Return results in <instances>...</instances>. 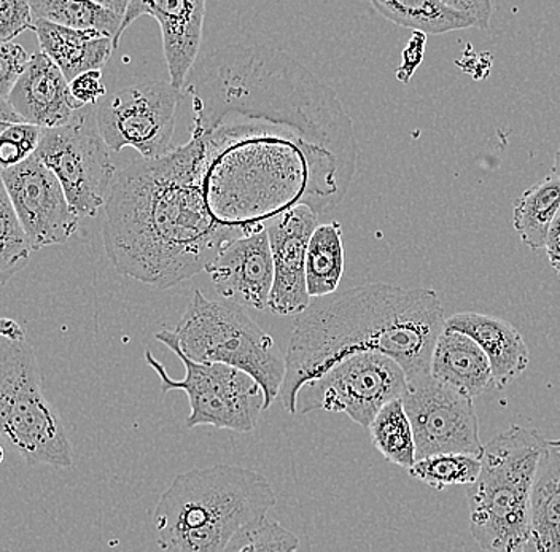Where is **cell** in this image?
Instances as JSON below:
<instances>
[{
	"label": "cell",
	"instance_id": "1",
	"mask_svg": "<svg viewBox=\"0 0 560 552\" xmlns=\"http://www.w3.org/2000/svg\"><path fill=\"white\" fill-rule=\"evenodd\" d=\"M191 138L201 143L213 214L266 223L295 204L331 212L357 169L353 125L341 101L295 59L230 45L192 66Z\"/></svg>",
	"mask_w": 560,
	"mask_h": 552
},
{
	"label": "cell",
	"instance_id": "2",
	"mask_svg": "<svg viewBox=\"0 0 560 552\" xmlns=\"http://www.w3.org/2000/svg\"><path fill=\"white\" fill-rule=\"evenodd\" d=\"M103 239L121 274L166 290L195 278L222 247L252 226L213 214L196 139L118 171L104 205Z\"/></svg>",
	"mask_w": 560,
	"mask_h": 552
},
{
	"label": "cell",
	"instance_id": "3",
	"mask_svg": "<svg viewBox=\"0 0 560 552\" xmlns=\"http://www.w3.org/2000/svg\"><path fill=\"white\" fill-rule=\"evenodd\" d=\"M444 324L443 304L430 289L368 284L314 298L290 337L280 390L283 408L296 414L301 386L357 352L392 356L408 380L430 375Z\"/></svg>",
	"mask_w": 560,
	"mask_h": 552
},
{
	"label": "cell",
	"instance_id": "4",
	"mask_svg": "<svg viewBox=\"0 0 560 552\" xmlns=\"http://www.w3.org/2000/svg\"><path fill=\"white\" fill-rule=\"evenodd\" d=\"M278 498L262 474L213 465L178 474L153 512L158 547L173 552H225L245 524L268 515Z\"/></svg>",
	"mask_w": 560,
	"mask_h": 552
},
{
	"label": "cell",
	"instance_id": "5",
	"mask_svg": "<svg viewBox=\"0 0 560 552\" xmlns=\"http://www.w3.org/2000/svg\"><path fill=\"white\" fill-rule=\"evenodd\" d=\"M542 445L537 430L513 425L485 446L478 480L467 489L470 532L482 551L525 552Z\"/></svg>",
	"mask_w": 560,
	"mask_h": 552
},
{
	"label": "cell",
	"instance_id": "6",
	"mask_svg": "<svg viewBox=\"0 0 560 552\" xmlns=\"http://www.w3.org/2000/svg\"><path fill=\"white\" fill-rule=\"evenodd\" d=\"M174 337L178 349L191 360L223 363L254 377L265 394V411L280 397L285 356L240 304L209 300L202 290L195 289Z\"/></svg>",
	"mask_w": 560,
	"mask_h": 552
},
{
	"label": "cell",
	"instance_id": "7",
	"mask_svg": "<svg viewBox=\"0 0 560 552\" xmlns=\"http://www.w3.org/2000/svg\"><path fill=\"white\" fill-rule=\"evenodd\" d=\"M0 436L27 465L72 467V445L42 390L33 345L0 337Z\"/></svg>",
	"mask_w": 560,
	"mask_h": 552
},
{
	"label": "cell",
	"instance_id": "8",
	"mask_svg": "<svg viewBox=\"0 0 560 552\" xmlns=\"http://www.w3.org/2000/svg\"><path fill=\"white\" fill-rule=\"evenodd\" d=\"M155 338L184 363V379H174L163 363L152 352L145 351V362L160 377L161 392L182 390L187 394L191 410L185 421L187 428L212 425L248 433L257 427L258 418L265 411V394L254 377L223 363L191 360L178 349L174 331H160Z\"/></svg>",
	"mask_w": 560,
	"mask_h": 552
},
{
	"label": "cell",
	"instance_id": "9",
	"mask_svg": "<svg viewBox=\"0 0 560 552\" xmlns=\"http://www.w3.org/2000/svg\"><path fill=\"white\" fill-rule=\"evenodd\" d=\"M97 126L96 106L79 108L68 124L42 131L35 156L58 177L79 219L96 216L118 169Z\"/></svg>",
	"mask_w": 560,
	"mask_h": 552
},
{
	"label": "cell",
	"instance_id": "10",
	"mask_svg": "<svg viewBox=\"0 0 560 552\" xmlns=\"http://www.w3.org/2000/svg\"><path fill=\"white\" fill-rule=\"evenodd\" d=\"M408 377L400 363L381 352H357L306 380L296 394V414L342 412L366 427L388 401L405 394Z\"/></svg>",
	"mask_w": 560,
	"mask_h": 552
},
{
	"label": "cell",
	"instance_id": "11",
	"mask_svg": "<svg viewBox=\"0 0 560 552\" xmlns=\"http://www.w3.org/2000/svg\"><path fill=\"white\" fill-rule=\"evenodd\" d=\"M182 91L170 83H135L96 104L97 126L112 152L135 149L145 160L173 149L175 114Z\"/></svg>",
	"mask_w": 560,
	"mask_h": 552
},
{
	"label": "cell",
	"instance_id": "12",
	"mask_svg": "<svg viewBox=\"0 0 560 552\" xmlns=\"http://www.w3.org/2000/svg\"><path fill=\"white\" fill-rule=\"evenodd\" d=\"M401 398L415 432L418 459L444 453L482 457L485 445L471 397L425 375L408 380Z\"/></svg>",
	"mask_w": 560,
	"mask_h": 552
},
{
	"label": "cell",
	"instance_id": "13",
	"mask_svg": "<svg viewBox=\"0 0 560 552\" xmlns=\"http://www.w3.org/2000/svg\"><path fill=\"white\" fill-rule=\"evenodd\" d=\"M0 178L33 250L68 243L79 228L58 177L37 156L0 169Z\"/></svg>",
	"mask_w": 560,
	"mask_h": 552
},
{
	"label": "cell",
	"instance_id": "14",
	"mask_svg": "<svg viewBox=\"0 0 560 552\" xmlns=\"http://www.w3.org/2000/svg\"><path fill=\"white\" fill-rule=\"evenodd\" d=\"M317 219L310 205L295 204L266 222L275 263L269 310L278 316H300L313 302L306 284V254Z\"/></svg>",
	"mask_w": 560,
	"mask_h": 552
},
{
	"label": "cell",
	"instance_id": "15",
	"mask_svg": "<svg viewBox=\"0 0 560 552\" xmlns=\"http://www.w3.org/2000/svg\"><path fill=\"white\" fill-rule=\"evenodd\" d=\"M213 289L226 302L269 310L275 263L266 223L252 226L222 247L206 267Z\"/></svg>",
	"mask_w": 560,
	"mask_h": 552
},
{
	"label": "cell",
	"instance_id": "16",
	"mask_svg": "<svg viewBox=\"0 0 560 552\" xmlns=\"http://www.w3.org/2000/svg\"><path fill=\"white\" fill-rule=\"evenodd\" d=\"M143 15L152 16L160 24L171 85L184 90L201 48L206 0H129L114 42L115 50L120 47L125 31Z\"/></svg>",
	"mask_w": 560,
	"mask_h": 552
},
{
	"label": "cell",
	"instance_id": "17",
	"mask_svg": "<svg viewBox=\"0 0 560 552\" xmlns=\"http://www.w3.org/2000/svg\"><path fill=\"white\" fill-rule=\"evenodd\" d=\"M9 101L24 121L44 129L68 124L85 107L73 99L65 73L42 50L31 55Z\"/></svg>",
	"mask_w": 560,
	"mask_h": 552
},
{
	"label": "cell",
	"instance_id": "18",
	"mask_svg": "<svg viewBox=\"0 0 560 552\" xmlns=\"http://www.w3.org/2000/svg\"><path fill=\"white\" fill-rule=\"evenodd\" d=\"M444 327L467 333L481 345L492 366L493 389H505L527 369L530 362L527 342L510 321L488 314L458 313L446 319Z\"/></svg>",
	"mask_w": 560,
	"mask_h": 552
},
{
	"label": "cell",
	"instance_id": "19",
	"mask_svg": "<svg viewBox=\"0 0 560 552\" xmlns=\"http://www.w3.org/2000/svg\"><path fill=\"white\" fill-rule=\"evenodd\" d=\"M430 375L471 398L493 389L492 366L481 345L446 327L436 339Z\"/></svg>",
	"mask_w": 560,
	"mask_h": 552
},
{
	"label": "cell",
	"instance_id": "20",
	"mask_svg": "<svg viewBox=\"0 0 560 552\" xmlns=\"http://www.w3.org/2000/svg\"><path fill=\"white\" fill-rule=\"evenodd\" d=\"M40 50L50 56L68 82L93 69H103L114 54V37L94 30H73L47 20H34Z\"/></svg>",
	"mask_w": 560,
	"mask_h": 552
},
{
	"label": "cell",
	"instance_id": "21",
	"mask_svg": "<svg viewBox=\"0 0 560 552\" xmlns=\"http://www.w3.org/2000/svg\"><path fill=\"white\" fill-rule=\"evenodd\" d=\"M525 552H560V439L542 445L530 494Z\"/></svg>",
	"mask_w": 560,
	"mask_h": 552
},
{
	"label": "cell",
	"instance_id": "22",
	"mask_svg": "<svg viewBox=\"0 0 560 552\" xmlns=\"http://www.w3.org/2000/svg\"><path fill=\"white\" fill-rule=\"evenodd\" d=\"M385 20L427 36L475 27V21L443 0H370Z\"/></svg>",
	"mask_w": 560,
	"mask_h": 552
},
{
	"label": "cell",
	"instance_id": "23",
	"mask_svg": "<svg viewBox=\"0 0 560 552\" xmlns=\"http://www.w3.org/2000/svg\"><path fill=\"white\" fill-rule=\"evenodd\" d=\"M560 211V178L542 177L514 202L513 225L530 250L545 249L546 236Z\"/></svg>",
	"mask_w": 560,
	"mask_h": 552
},
{
	"label": "cell",
	"instance_id": "24",
	"mask_svg": "<svg viewBox=\"0 0 560 552\" xmlns=\"http://www.w3.org/2000/svg\"><path fill=\"white\" fill-rule=\"evenodd\" d=\"M345 274V246L339 222L317 225L306 254V284L311 298L338 292Z\"/></svg>",
	"mask_w": 560,
	"mask_h": 552
},
{
	"label": "cell",
	"instance_id": "25",
	"mask_svg": "<svg viewBox=\"0 0 560 552\" xmlns=\"http://www.w3.org/2000/svg\"><path fill=\"white\" fill-rule=\"evenodd\" d=\"M368 430H370L373 446L388 462L409 470L418 460L415 432L406 414L402 398L384 404L368 425Z\"/></svg>",
	"mask_w": 560,
	"mask_h": 552
},
{
	"label": "cell",
	"instance_id": "26",
	"mask_svg": "<svg viewBox=\"0 0 560 552\" xmlns=\"http://www.w3.org/2000/svg\"><path fill=\"white\" fill-rule=\"evenodd\" d=\"M34 20H47L73 30H94L117 38L122 16L94 0H31Z\"/></svg>",
	"mask_w": 560,
	"mask_h": 552
},
{
	"label": "cell",
	"instance_id": "27",
	"mask_svg": "<svg viewBox=\"0 0 560 552\" xmlns=\"http://www.w3.org/2000/svg\"><path fill=\"white\" fill-rule=\"evenodd\" d=\"M481 465V457L471 454L444 453L416 460L408 471L423 484L435 491H444L451 485L472 484L478 480Z\"/></svg>",
	"mask_w": 560,
	"mask_h": 552
},
{
	"label": "cell",
	"instance_id": "28",
	"mask_svg": "<svg viewBox=\"0 0 560 552\" xmlns=\"http://www.w3.org/2000/svg\"><path fill=\"white\" fill-rule=\"evenodd\" d=\"M31 251L33 247L0 178V285H5L21 269L27 267Z\"/></svg>",
	"mask_w": 560,
	"mask_h": 552
},
{
	"label": "cell",
	"instance_id": "29",
	"mask_svg": "<svg viewBox=\"0 0 560 552\" xmlns=\"http://www.w3.org/2000/svg\"><path fill=\"white\" fill-rule=\"evenodd\" d=\"M300 550L296 535L276 520L260 516L234 535L225 552H292Z\"/></svg>",
	"mask_w": 560,
	"mask_h": 552
},
{
	"label": "cell",
	"instance_id": "30",
	"mask_svg": "<svg viewBox=\"0 0 560 552\" xmlns=\"http://www.w3.org/2000/svg\"><path fill=\"white\" fill-rule=\"evenodd\" d=\"M44 128L18 121L0 132V169L16 166L35 155Z\"/></svg>",
	"mask_w": 560,
	"mask_h": 552
},
{
	"label": "cell",
	"instance_id": "31",
	"mask_svg": "<svg viewBox=\"0 0 560 552\" xmlns=\"http://www.w3.org/2000/svg\"><path fill=\"white\" fill-rule=\"evenodd\" d=\"M33 27L31 0H0V42H12Z\"/></svg>",
	"mask_w": 560,
	"mask_h": 552
},
{
	"label": "cell",
	"instance_id": "32",
	"mask_svg": "<svg viewBox=\"0 0 560 552\" xmlns=\"http://www.w3.org/2000/svg\"><path fill=\"white\" fill-rule=\"evenodd\" d=\"M30 58L31 56L21 45L0 42V97L9 99Z\"/></svg>",
	"mask_w": 560,
	"mask_h": 552
},
{
	"label": "cell",
	"instance_id": "33",
	"mask_svg": "<svg viewBox=\"0 0 560 552\" xmlns=\"http://www.w3.org/2000/svg\"><path fill=\"white\" fill-rule=\"evenodd\" d=\"M70 94L80 106H96L107 94L103 83V69H93L77 75L69 82Z\"/></svg>",
	"mask_w": 560,
	"mask_h": 552
},
{
	"label": "cell",
	"instance_id": "34",
	"mask_svg": "<svg viewBox=\"0 0 560 552\" xmlns=\"http://www.w3.org/2000/svg\"><path fill=\"white\" fill-rule=\"evenodd\" d=\"M425 44L427 34L422 33V31H415L401 54V64L397 71L398 82L405 83V85L411 82L419 66L422 64L423 55H425Z\"/></svg>",
	"mask_w": 560,
	"mask_h": 552
},
{
	"label": "cell",
	"instance_id": "35",
	"mask_svg": "<svg viewBox=\"0 0 560 552\" xmlns=\"http://www.w3.org/2000/svg\"><path fill=\"white\" fill-rule=\"evenodd\" d=\"M443 2L467 13L475 21V27L478 30L489 31L493 15L492 0H443Z\"/></svg>",
	"mask_w": 560,
	"mask_h": 552
},
{
	"label": "cell",
	"instance_id": "36",
	"mask_svg": "<svg viewBox=\"0 0 560 552\" xmlns=\"http://www.w3.org/2000/svg\"><path fill=\"white\" fill-rule=\"evenodd\" d=\"M545 249L549 263L560 272V211L546 236Z\"/></svg>",
	"mask_w": 560,
	"mask_h": 552
},
{
	"label": "cell",
	"instance_id": "37",
	"mask_svg": "<svg viewBox=\"0 0 560 552\" xmlns=\"http://www.w3.org/2000/svg\"><path fill=\"white\" fill-rule=\"evenodd\" d=\"M18 121L24 120L18 115V111L13 108L12 104H10L9 99L0 97V132L9 128L10 125L18 124Z\"/></svg>",
	"mask_w": 560,
	"mask_h": 552
},
{
	"label": "cell",
	"instance_id": "38",
	"mask_svg": "<svg viewBox=\"0 0 560 552\" xmlns=\"http://www.w3.org/2000/svg\"><path fill=\"white\" fill-rule=\"evenodd\" d=\"M0 337L21 339L26 338L23 328L18 321L12 319H0Z\"/></svg>",
	"mask_w": 560,
	"mask_h": 552
},
{
	"label": "cell",
	"instance_id": "39",
	"mask_svg": "<svg viewBox=\"0 0 560 552\" xmlns=\"http://www.w3.org/2000/svg\"><path fill=\"white\" fill-rule=\"evenodd\" d=\"M94 2L100 3L104 9L112 10V12L120 16H125L129 5V0H94Z\"/></svg>",
	"mask_w": 560,
	"mask_h": 552
},
{
	"label": "cell",
	"instance_id": "40",
	"mask_svg": "<svg viewBox=\"0 0 560 552\" xmlns=\"http://www.w3.org/2000/svg\"><path fill=\"white\" fill-rule=\"evenodd\" d=\"M552 173L560 178V149L556 152L555 163H552Z\"/></svg>",
	"mask_w": 560,
	"mask_h": 552
},
{
	"label": "cell",
	"instance_id": "41",
	"mask_svg": "<svg viewBox=\"0 0 560 552\" xmlns=\"http://www.w3.org/2000/svg\"><path fill=\"white\" fill-rule=\"evenodd\" d=\"M3 462V449L0 447V463Z\"/></svg>",
	"mask_w": 560,
	"mask_h": 552
}]
</instances>
